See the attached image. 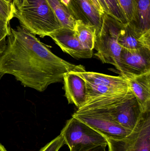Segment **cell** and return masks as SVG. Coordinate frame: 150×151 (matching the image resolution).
<instances>
[{
	"label": "cell",
	"mask_w": 150,
	"mask_h": 151,
	"mask_svg": "<svg viewBox=\"0 0 150 151\" xmlns=\"http://www.w3.org/2000/svg\"><path fill=\"white\" fill-rule=\"evenodd\" d=\"M77 67L54 54L21 26L11 28L0 55V79L6 74L13 76L23 86L39 92L50 84L63 82L64 74L76 71Z\"/></svg>",
	"instance_id": "obj_1"
},
{
	"label": "cell",
	"mask_w": 150,
	"mask_h": 151,
	"mask_svg": "<svg viewBox=\"0 0 150 151\" xmlns=\"http://www.w3.org/2000/svg\"><path fill=\"white\" fill-rule=\"evenodd\" d=\"M95 108L105 110L118 124L130 130L135 127L142 112L140 104L129 88L120 93L90 99L77 111Z\"/></svg>",
	"instance_id": "obj_2"
},
{
	"label": "cell",
	"mask_w": 150,
	"mask_h": 151,
	"mask_svg": "<svg viewBox=\"0 0 150 151\" xmlns=\"http://www.w3.org/2000/svg\"><path fill=\"white\" fill-rule=\"evenodd\" d=\"M14 17L20 26L41 38L62 27L47 0H24L21 8L16 9Z\"/></svg>",
	"instance_id": "obj_3"
},
{
	"label": "cell",
	"mask_w": 150,
	"mask_h": 151,
	"mask_svg": "<svg viewBox=\"0 0 150 151\" xmlns=\"http://www.w3.org/2000/svg\"><path fill=\"white\" fill-rule=\"evenodd\" d=\"M123 24L105 14L100 32L96 36L94 54L103 63L110 64L117 68L122 47L118 39Z\"/></svg>",
	"instance_id": "obj_4"
},
{
	"label": "cell",
	"mask_w": 150,
	"mask_h": 151,
	"mask_svg": "<svg viewBox=\"0 0 150 151\" xmlns=\"http://www.w3.org/2000/svg\"><path fill=\"white\" fill-rule=\"evenodd\" d=\"M60 134L70 151H86L97 146H107L105 137L73 116L67 122Z\"/></svg>",
	"instance_id": "obj_5"
},
{
	"label": "cell",
	"mask_w": 150,
	"mask_h": 151,
	"mask_svg": "<svg viewBox=\"0 0 150 151\" xmlns=\"http://www.w3.org/2000/svg\"><path fill=\"white\" fill-rule=\"evenodd\" d=\"M72 116L87 124L107 139L120 140L126 137L132 131L118 124L102 108L77 111Z\"/></svg>",
	"instance_id": "obj_6"
},
{
	"label": "cell",
	"mask_w": 150,
	"mask_h": 151,
	"mask_svg": "<svg viewBox=\"0 0 150 151\" xmlns=\"http://www.w3.org/2000/svg\"><path fill=\"white\" fill-rule=\"evenodd\" d=\"M73 72L81 76L86 82L87 100L102 95L123 92L129 89L127 79L122 76H113L87 72L82 65H78L77 70Z\"/></svg>",
	"instance_id": "obj_7"
},
{
	"label": "cell",
	"mask_w": 150,
	"mask_h": 151,
	"mask_svg": "<svg viewBox=\"0 0 150 151\" xmlns=\"http://www.w3.org/2000/svg\"><path fill=\"white\" fill-rule=\"evenodd\" d=\"M106 139L108 151H150V108L142 112L135 127L126 137Z\"/></svg>",
	"instance_id": "obj_8"
},
{
	"label": "cell",
	"mask_w": 150,
	"mask_h": 151,
	"mask_svg": "<svg viewBox=\"0 0 150 151\" xmlns=\"http://www.w3.org/2000/svg\"><path fill=\"white\" fill-rule=\"evenodd\" d=\"M116 69L125 78L150 72V48L129 50L122 48Z\"/></svg>",
	"instance_id": "obj_9"
},
{
	"label": "cell",
	"mask_w": 150,
	"mask_h": 151,
	"mask_svg": "<svg viewBox=\"0 0 150 151\" xmlns=\"http://www.w3.org/2000/svg\"><path fill=\"white\" fill-rule=\"evenodd\" d=\"M60 48L63 52L76 59L92 58L93 50L84 47L77 40L74 30L62 27L48 35Z\"/></svg>",
	"instance_id": "obj_10"
},
{
	"label": "cell",
	"mask_w": 150,
	"mask_h": 151,
	"mask_svg": "<svg viewBox=\"0 0 150 151\" xmlns=\"http://www.w3.org/2000/svg\"><path fill=\"white\" fill-rule=\"evenodd\" d=\"M68 6L76 20L95 27L96 36L100 32L103 17L90 0H69Z\"/></svg>",
	"instance_id": "obj_11"
},
{
	"label": "cell",
	"mask_w": 150,
	"mask_h": 151,
	"mask_svg": "<svg viewBox=\"0 0 150 151\" xmlns=\"http://www.w3.org/2000/svg\"><path fill=\"white\" fill-rule=\"evenodd\" d=\"M65 95L69 104L75 105L77 109L88 99L86 82L81 76L70 72L63 76Z\"/></svg>",
	"instance_id": "obj_12"
},
{
	"label": "cell",
	"mask_w": 150,
	"mask_h": 151,
	"mask_svg": "<svg viewBox=\"0 0 150 151\" xmlns=\"http://www.w3.org/2000/svg\"><path fill=\"white\" fill-rule=\"evenodd\" d=\"M118 41L122 47L127 49L150 48V31L141 33L137 32L131 23L123 24Z\"/></svg>",
	"instance_id": "obj_13"
},
{
	"label": "cell",
	"mask_w": 150,
	"mask_h": 151,
	"mask_svg": "<svg viewBox=\"0 0 150 151\" xmlns=\"http://www.w3.org/2000/svg\"><path fill=\"white\" fill-rule=\"evenodd\" d=\"M126 79L129 88L140 104L142 111L150 108V72Z\"/></svg>",
	"instance_id": "obj_14"
},
{
	"label": "cell",
	"mask_w": 150,
	"mask_h": 151,
	"mask_svg": "<svg viewBox=\"0 0 150 151\" xmlns=\"http://www.w3.org/2000/svg\"><path fill=\"white\" fill-rule=\"evenodd\" d=\"M62 27L74 30L76 21L69 8L63 0H47Z\"/></svg>",
	"instance_id": "obj_15"
},
{
	"label": "cell",
	"mask_w": 150,
	"mask_h": 151,
	"mask_svg": "<svg viewBox=\"0 0 150 151\" xmlns=\"http://www.w3.org/2000/svg\"><path fill=\"white\" fill-rule=\"evenodd\" d=\"M136 20L132 24L136 31L141 33L150 31V0H134Z\"/></svg>",
	"instance_id": "obj_16"
},
{
	"label": "cell",
	"mask_w": 150,
	"mask_h": 151,
	"mask_svg": "<svg viewBox=\"0 0 150 151\" xmlns=\"http://www.w3.org/2000/svg\"><path fill=\"white\" fill-rule=\"evenodd\" d=\"M74 31L77 40L84 47L93 50L95 47L96 38L95 27L77 20L76 21Z\"/></svg>",
	"instance_id": "obj_17"
},
{
	"label": "cell",
	"mask_w": 150,
	"mask_h": 151,
	"mask_svg": "<svg viewBox=\"0 0 150 151\" xmlns=\"http://www.w3.org/2000/svg\"><path fill=\"white\" fill-rule=\"evenodd\" d=\"M109 10V16L123 24L128 23L118 0H105Z\"/></svg>",
	"instance_id": "obj_18"
},
{
	"label": "cell",
	"mask_w": 150,
	"mask_h": 151,
	"mask_svg": "<svg viewBox=\"0 0 150 151\" xmlns=\"http://www.w3.org/2000/svg\"><path fill=\"white\" fill-rule=\"evenodd\" d=\"M128 23L134 24L136 20V9L134 0H118Z\"/></svg>",
	"instance_id": "obj_19"
},
{
	"label": "cell",
	"mask_w": 150,
	"mask_h": 151,
	"mask_svg": "<svg viewBox=\"0 0 150 151\" xmlns=\"http://www.w3.org/2000/svg\"><path fill=\"white\" fill-rule=\"evenodd\" d=\"M16 8L13 3H9L5 0H0V16L6 21L10 22L14 17Z\"/></svg>",
	"instance_id": "obj_20"
},
{
	"label": "cell",
	"mask_w": 150,
	"mask_h": 151,
	"mask_svg": "<svg viewBox=\"0 0 150 151\" xmlns=\"http://www.w3.org/2000/svg\"><path fill=\"white\" fill-rule=\"evenodd\" d=\"M9 23L0 16V55L5 48L6 38L9 36L10 32Z\"/></svg>",
	"instance_id": "obj_21"
},
{
	"label": "cell",
	"mask_w": 150,
	"mask_h": 151,
	"mask_svg": "<svg viewBox=\"0 0 150 151\" xmlns=\"http://www.w3.org/2000/svg\"><path fill=\"white\" fill-rule=\"evenodd\" d=\"M64 144V138L60 134L58 136L45 145L39 151H59Z\"/></svg>",
	"instance_id": "obj_22"
},
{
	"label": "cell",
	"mask_w": 150,
	"mask_h": 151,
	"mask_svg": "<svg viewBox=\"0 0 150 151\" xmlns=\"http://www.w3.org/2000/svg\"><path fill=\"white\" fill-rule=\"evenodd\" d=\"M107 146H99L86 151H107Z\"/></svg>",
	"instance_id": "obj_23"
},
{
	"label": "cell",
	"mask_w": 150,
	"mask_h": 151,
	"mask_svg": "<svg viewBox=\"0 0 150 151\" xmlns=\"http://www.w3.org/2000/svg\"><path fill=\"white\" fill-rule=\"evenodd\" d=\"M24 0H13V3L16 9L21 8Z\"/></svg>",
	"instance_id": "obj_24"
},
{
	"label": "cell",
	"mask_w": 150,
	"mask_h": 151,
	"mask_svg": "<svg viewBox=\"0 0 150 151\" xmlns=\"http://www.w3.org/2000/svg\"><path fill=\"white\" fill-rule=\"evenodd\" d=\"M0 151H7L5 148L0 143Z\"/></svg>",
	"instance_id": "obj_25"
},
{
	"label": "cell",
	"mask_w": 150,
	"mask_h": 151,
	"mask_svg": "<svg viewBox=\"0 0 150 151\" xmlns=\"http://www.w3.org/2000/svg\"><path fill=\"white\" fill-rule=\"evenodd\" d=\"M5 1H7L8 2L13 3V0H5Z\"/></svg>",
	"instance_id": "obj_26"
}]
</instances>
